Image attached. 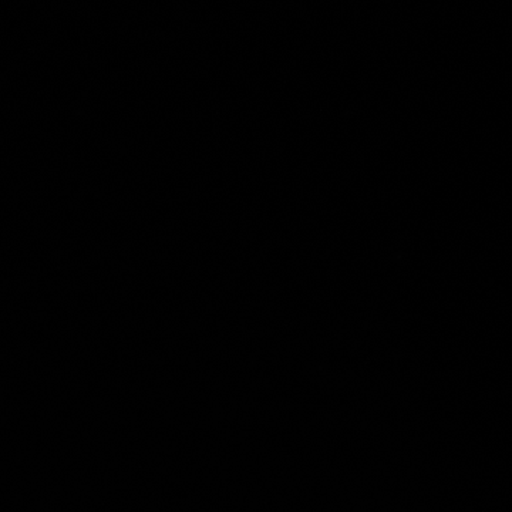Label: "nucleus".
Returning <instances> with one entry per match:
<instances>
[]
</instances>
